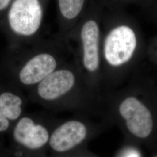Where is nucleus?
I'll return each mask as SVG.
<instances>
[{"label": "nucleus", "mask_w": 157, "mask_h": 157, "mask_svg": "<svg viewBox=\"0 0 157 157\" xmlns=\"http://www.w3.org/2000/svg\"><path fill=\"white\" fill-rule=\"evenodd\" d=\"M61 45L40 38L7 48L0 67L17 86L32 90L65 62Z\"/></svg>", "instance_id": "obj_1"}, {"label": "nucleus", "mask_w": 157, "mask_h": 157, "mask_svg": "<svg viewBox=\"0 0 157 157\" xmlns=\"http://www.w3.org/2000/svg\"><path fill=\"white\" fill-rule=\"evenodd\" d=\"M43 17L40 0H12L0 21L8 48L25 45L41 38Z\"/></svg>", "instance_id": "obj_2"}, {"label": "nucleus", "mask_w": 157, "mask_h": 157, "mask_svg": "<svg viewBox=\"0 0 157 157\" xmlns=\"http://www.w3.org/2000/svg\"><path fill=\"white\" fill-rule=\"evenodd\" d=\"M137 37L131 25L120 24L109 29L102 41L101 56L112 69H120L132 61L137 48Z\"/></svg>", "instance_id": "obj_3"}, {"label": "nucleus", "mask_w": 157, "mask_h": 157, "mask_svg": "<svg viewBox=\"0 0 157 157\" xmlns=\"http://www.w3.org/2000/svg\"><path fill=\"white\" fill-rule=\"evenodd\" d=\"M78 73L77 67L65 63L30 90V98L42 102H53L62 99L75 87Z\"/></svg>", "instance_id": "obj_4"}, {"label": "nucleus", "mask_w": 157, "mask_h": 157, "mask_svg": "<svg viewBox=\"0 0 157 157\" xmlns=\"http://www.w3.org/2000/svg\"><path fill=\"white\" fill-rule=\"evenodd\" d=\"M80 63L87 73H97L101 65L100 28L94 19L81 25L78 31Z\"/></svg>", "instance_id": "obj_5"}, {"label": "nucleus", "mask_w": 157, "mask_h": 157, "mask_svg": "<svg viewBox=\"0 0 157 157\" xmlns=\"http://www.w3.org/2000/svg\"><path fill=\"white\" fill-rule=\"evenodd\" d=\"M119 112L132 135L144 139L151 134L153 129L151 113L137 98L134 96L125 98L119 106Z\"/></svg>", "instance_id": "obj_6"}, {"label": "nucleus", "mask_w": 157, "mask_h": 157, "mask_svg": "<svg viewBox=\"0 0 157 157\" xmlns=\"http://www.w3.org/2000/svg\"><path fill=\"white\" fill-rule=\"evenodd\" d=\"M13 137L19 145L30 150H37L49 142L50 137L44 126L36 124L30 117L22 115L14 127Z\"/></svg>", "instance_id": "obj_7"}, {"label": "nucleus", "mask_w": 157, "mask_h": 157, "mask_svg": "<svg viewBox=\"0 0 157 157\" xmlns=\"http://www.w3.org/2000/svg\"><path fill=\"white\" fill-rule=\"evenodd\" d=\"M87 133V128L82 122L76 120L69 121L53 132L48 143L55 151H68L84 140Z\"/></svg>", "instance_id": "obj_8"}, {"label": "nucleus", "mask_w": 157, "mask_h": 157, "mask_svg": "<svg viewBox=\"0 0 157 157\" xmlns=\"http://www.w3.org/2000/svg\"><path fill=\"white\" fill-rule=\"evenodd\" d=\"M58 2L62 19V23L59 26L61 36L62 39H64L72 30V23L80 15L84 0H58Z\"/></svg>", "instance_id": "obj_9"}, {"label": "nucleus", "mask_w": 157, "mask_h": 157, "mask_svg": "<svg viewBox=\"0 0 157 157\" xmlns=\"http://www.w3.org/2000/svg\"><path fill=\"white\" fill-rule=\"evenodd\" d=\"M12 0H0V21Z\"/></svg>", "instance_id": "obj_10"}]
</instances>
